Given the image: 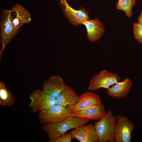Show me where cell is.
Wrapping results in <instances>:
<instances>
[{"label":"cell","mask_w":142,"mask_h":142,"mask_svg":"<svg viewBox=\"0 0 142 142\" xmlns=\"http://www.w3.org/2000/svg\"><path fill=\"white\" fill-rule=\"evenodd\" d=\"M90 120L70 116L57 123L44 124L41 129L46 133L49 139L51 140L65 134L69 130L85 125Z\"/></svg>","instance_id":"cell-1"},{"label":"cell","mask_w":142,"mask_h":142,"mask_svg":"<svg viewBox=\"0 0 142 142\" xmlns=\"http://www.w3.org/2000/svg\"><path fill=\"white\" fill-rule=\"evenodd\" d=\"M116 116L110 110L105 116L94 123L99 142H115L114 128Z\"/></svg>","instance_id":"cell-2"},{"label":"cell","mask_w":142,"mask_h":142,"mask_svg":"<svg viewBox=\"0 0 142 142\" xmlns=\"http://www.w3.org/2000/svg\"><path fill=\"white\" fill-rule=\"evenodd\" d=\"M72 111L70 108L56 104L38 113L40 121L43 124L60 122L70 116Z\"/></svg>","instance_id":"cell-3"},{"label":"cell","mask_w":142,"mask_h":142,"mask_svg":"<svg viewBox=\"0 0 142 142\" xmlns=\"http://www.w3.org/2000/svg\"><path fill=\"white\" fill-rule=\"evenodd\" d=\"M11 10L3 9L0 16L1 42L2 45L0 51V58L6 45L14 37Z\"/></svg>","instance_id":"cell-4"},{"label":"cell","mask_w":142,"mask_h":142,"mask_svg":"<svg viewBox=\"0 0 142 142\" xmlns=\"http://www.w3.org/2000/svg\"><path fill=\"white\" fill-rule=\"evenodd\" d=\"M134 127L132 121L124 116H116L114 128L115 142H131Z\"/></svg>","instance_id":"cell-5"},{"label":"cell","mask_w":142,"mask_h":142,"mask_svg":"<svg viewBox=\"0 0 142 142\" xmlns=\"http://www.w3.org/2000/svg\"><path fill=\"white\" fill-rule=\"evenodd\" d=\"M120 78L117 74L110 72L106 70H102L93 77L90 81L88 89L93 91L101 88L107 89L118 82Z\"/></svg>","instance_id":"cell-6"},{"label":"cell","mask_w":142,"mask_h":142,"mask_svg":"<svg viewBox=\"0 0 142 142\" xmlns=\"http://www.w3.org/2000/svg\"><path fill=\"white\" fill-rule=\"evenodd\" d=\"M29 106L33 112L39 113L56 104V98L37 89L30 94Z\"/></svg>","instance_id":"cell-7"},{"label":"cell","mask_w":142,"mask_h":142,"mask_svg":"<svg viewBox=\"0 0 142 142\" xmlns=\"http://www.w3.org/2000/svg\"><path fill=\"white\" fill-rule=\"evenodd\" d=\"M62 11L69 22L74 26L83 24L89 20L88 13L85 9L81 7L79 10H75L70 7L66 0H60Z\"/></svg>","instance_id":"cell-8"},{"label":"cell","mask_w":142,"mask_h":142,"mask_svg":"<svg viewBox=\"0 0 142 142\" xmlns=\"http://www.w3.org/2000/svg\"><path fill=\"white\" fill-rule=\"evenodd\" d=\"M70 133L73 138L80 142H97L98 141L94 124L84 125L74 129Z\"/></svg>","instance_id":"cell-9"},{"label":"cell","mask_w":142,"mask_h":142,"mask_svg":"<svg viewBox=\"0 0 142 142\" xmlns=\"http://www.w3.org/2000/svg\"><path fill=\"white\" fill-rule=\"evenodd\" d=\"M11 10L12 24L16 35L23 25L29 23L31 19L29 12L18 4L13 6Z\"/></svg>","instance_id":"cell-10"},{"label":"cell","mask_w":142,"mask_h":142,"mask_svg":"<svg viewBox=\"0 0 142 142\" xmlns=\"http://www.w3.org/2000/svg\"><path fill=\"white\" fill-rule=\"evenodd\" d=\"M66 85L61 77L57 74L50 77L44 82L42 90L46 94L56 98Z\"/></svg>","instance_id":"cell-11"},{"label":"cell","mask_w":142,"mask_h":142,"mask_svg":"<svg viewBox=\"0 0 142 142\" xmlns=\"http://www.w3.org/2000/svg\"><path fill=\"white\" fill-rule=\"evenodd\" d=\"M106 113L104 106L102 104L93 106L78 111H72L70 116L90 120H98Z\"/></svg>","instance_id":"cell-12"},{"label":"cell","mask_w":142,"mask_h":142,"mask_svg":"<svg viewBox=\"0 0 142 142\" xmlns=\"http://www.w3.org/2000/svg\"><path fill=\"white\" fill-rule=\"evenodd\" d=\"M83 24L86 27L88 40L91 42L98 41L105 31L104 25L98 19L85 21Z\"/></svg>","instance_id":"cell-13"},{"label":"cell","mask_w":142,"mask_h":142,"mask_svg":"<svg viewBox=\"0 0 142 142\" xmlns=\"http://www.w3.org/2000/svg\"><path fill=\"white\" fill-rule=\"evenodd\" d=\"M132 83L130 79L128 78L121 82H118L107 89L106 93L113 98H123L129 93Z\"/></svg>","instance_id":"cell-14"},{"label":"cell","mask_w":142,"mask_h":142,"mask_svg":"<svg viewBox=\"0 0 142 142\" xmlns=\"http://www.w3.org/2000/svg\"><path fill=\"white\" fill-rule=\"evenodd\" d=\"M80 96L73 88L67 85L65 89L56 98V104L71 109L78 102Z\"/></svg>","instance_id":"cell-15"},{"label":"cell","mask_w":142,"mask_h":142,"mask_svg":"<svg viewBox=\"0 0 142 142\" xmlns=\"http://www.w3.org/2000/svg\"><path fill=\"white\" fill-rule=\"evenodd\" d=\"M101 104V101L98 95L93 92H87L80 96L78 102L71 109L72 111H76Z\"/></svg>","instance_id":"cell-16"},{"label":"cell","mask_w":142,"mask_h":142,"mask_svg":"<svg viewBox=\"0 0 142 142\" xmlns=\"http://www.w3.org/2000/svg\"><path fill=\"white\" fill-rule=\"evenodd\" d=\"M15 100L14 96L7 89L3 82H0V105L10 106L14 104Z\"/></svg>","instance_id":"cell-17"},{"label":"cell","mask_w":142,"mask_h":142,"mask_svg":"<svg viewBox=\"0 0 142 142\" xmlns=\"http://www.w3.org/2000/svg\"><path fill=\"white\" fill-rule=\"evenodd\" d=\"M136 0H118L115 6L117 10H120L125 13L126 17L129 18L133 15L132 8L135 5Z\"/></svg>","instance_id":"cell-18"},{"label":"cell","mask_w":142,"mask_h":142,"mask_svg":"<svg viewBox=\"0 0 142 142\" xmlns=\"http://www.w3.org/2000/svg\"><path fill=\"white\" fill-rule=\"evenodd\" d=\"M133 28L135 39L142 45V24L135 23L133 25Z\"/></svg>","instance_id":"cell-19"},{"label":"cell","mask_w":142,"mask_h":142,"mask_svg":"<svg viewBox=\"0 0 142 142\" xmlns=\"http://www.w3.org/2000/svg\"><path fill=\"white\" fill-rule=\"evenodd\" d=\"M73 138L70 133L65 134L52 139L49 140V142H71Z\"/></svg>","instance_id":"cell-20"},{"label":"cell","mask_w":142,"mask_h":142,"mask_svg":"<svg viewBox=\"0 0 142 142\" xmlns=\"http://www.w3.org/2000/svg\"><path fill=\"white\" fill-rule=\"evenodd\" d=\"M138 23L142 24V9L141 10L140 14L138 18Z\"/></svg>","instance_id":"cell-21"},{"label":"cell","mask_w":142,"mask_h":142,"mask_svg":"<svg viewBox=\"0 0 142 142\" xmlns=\"http://www.w3.org/2000/svg\"></svg>","instance_id":"cell-22"}]
</instances>
